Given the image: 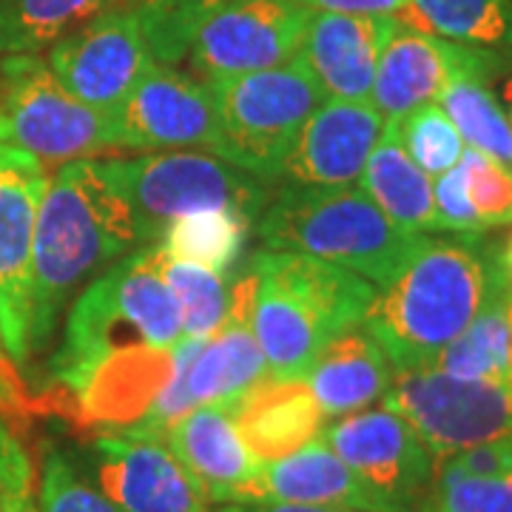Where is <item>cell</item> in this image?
Instances as JSON below:
<instances>
[{"mask_svg": "<svg viewBox=\"0 0 512 512\" xmlns=\"http://www.w3.org/2000/svg\"><path fill=\"white\" fill-rule=\"evenodd\" d=\"M237 402L194 407L163 433L168 450L194 476L211 504L259 501L265 461L254 456L239 433Z\"/></svg>", "mask_w": 512, "mask_h": 512, "instance_id": "e0dca14e", "label": "cell"}, {"mask_svg": "<svg viewBox=\"0 0 512 512\" xmlns=\"http://www.w3.org/2000/svg\"><path fill=\"white\" fill-rule=\"evenodd\" d=\"M461 52L464 46L399 20L379 57L370 92V106L379 111L384 126L399 128L410 114L436 103Z\"/></svg>", "mask_w": 512, "mask_h": 512, "instance_id": "ffe728a7", "label": "cell"}, {"mask_svg": "<svg viewBox=\"0 0 512 512\" xmlns=\"http://www.w3.org/2000/svg\"><path fill=\"white\" fill-rule=\"evenodd\" d=\"M458 165H461V174H464L467 197L473 202L481 225H484V228L512 225L510 165L498 163L495 157L478 151V148H464Z\"/></svg>", "mask_w": 512, "mask_h": 512, "instance_id": "836d02e7", "label": "cell"}, {"mask_svg": "<svg viewBox=\"0 0 512 512\" xmlns=\"http://www.w3.org/2000/svg\"><path fill=\"white\" fill-rule=\"evenodd\" d=\"M100 493L120 512H211L194 476L163 439L114 433L92 444Z\"/></svg>", "mask_w": 512, "mask_h": 512, "instance_id": "2e32d148", "label": "cell"}, {"mask_svg": "<svg viewBox=\"0 0 512 512\" xmlns=\"http://www.w3.org/2000/svg\"><path fill=\"white\" fill-rule=\"evenodd\" d=\"M402 20L501 63L512 60V0H407Z\"/></svg>", "mask_w": 512, "mask_h": 512, "instance_id": "484cf974", "label": "cell"}, {"mask_svg": "<svg viewBox=\"0 0 512 512\" xmlns=\"http://www.w3.org/2000/svg\"><path fill=\"white\" fill-rule=\"evenodd\" d=\"M510 330H512V299H510ZM507 387L512 390V345H510V376H507Z\"/></svg>", "mask_w": 512, "mask_h": 512, "instance_id": "b9f144b4", "label": "cell"}, {"mask_svg": "<svg viewBox=\"0 0 512 512\" xmlns=\"http://www.w3.org/2000/svg\"><path fill=\"white\" fill-rule=\"evenodd\" d=\"M117 148H205L220 157L222 134L214 97L200 77L151 63L123 106L111 114Z\"/></svg>", "mask_w": 512, "mask_h": 512, "instance_id": "5bb4252c", "label": "cell"}, {"mask_svg": "<svg viewBox=\"0 0 512 512\" xmlns=\"http://www.w3.org/2000/svg\"><path fill=\"white\" fill-rule=\"evenodd\" d=\"M311 12L296 0H220L188 46L202 83L274 69L296 57Z\"/></svg>", "mask_w": 512, "mask_h": 512, "instance_id": "7c38bea8", "label": "cell"}, {"mask_svg": "<svg viewBox=\"0 0 512 512\" xmlns=\"http://www.w3.org/2000/svg\"><path fill=\"white\" fill-rule=\"evenodd\" d=\"M120 0H0V55H37Z\"/></svg>", "mask_w": 512, "mask_h": 512, "instance_id": "4316f807", "label": "cell"}, {"mask_svg": "<svg viewBox=\"0 0 512 512\" xmlns=\"http://www.w3.org/2000/svg\"><path fill=\"white\" fill-rule=\"evenodd\" d=\"M359 188L404 231H441L433 180L410 160L396 126H384L379 143L367 157Z\"/></svg>", "mask_w": 512, "mask_h": 512, "instance_id": "d4e9b609", "label": "cell"}, {"mask_svg": "<svg viewBox=\"0 0 512 512\" xmlns=\"http://www.w3.org/2000/svg\"><path fill=\"white\" fill-rule=\"evenodd\" d=\"M237 424L259 461H274L316 439L325 416L305 382L262 379L237 402Z\"/></svg>", "mask_w": 512, "mask_h": 512, "instance_id": "603a6c76", "label": "cell"}, {"mask_svg": "<svg viewBox=\"0 0 512 512\" xmlns=\"http://www.w3.org/2000/svg\"><path fill=\"white\" fill-rule=\"evenodd\" d=\"M510 291L504 251L490 239L421 237L402 268L376 288L365 328L393 370L430 367L478 313Z\"/></svg>", "mask_w": 512, "mask_h": 512, "instance_id": "7a4b0ae2", "label": "cell"}, {"mask_svg": "<svg viewBox=\"0 0 512 512\" xmlns=\"http://www.w3.org/2000/svg\"><path fill=\"white\" fill-rule=\"evenodd\" d=\"M217 3L220 0H120L117 6L137 15L154 63L180 66L197 26Z\"/></svg>", "mask_w": 512, "mask_h": 512, "instance_id": "4dcf8cb0", "label": "cell"}, {"mask_svg": "<svg viewBox=\"0 0 512 512\" xmlns=\"http://www.w3.org/2000/svg\"><path fill=\"white\" fill-rule=\"evenodd\" d=\"M256 274L248 268L228 288V308L208 339H183L171 350V365L163 387L148 410L126 433L154 436L163 433L194 407L237 402L265 379V356L254 336Z\"/></svg>", "mask_w": 512, "mask_h": 512, "instance_id": "8992f818", "label": "cell"}, {"mask_svg": "<svg viewBox=\"0 0 512 512\" xmlns=\"http://www.w3.org/2000/svg\"><path fill=\"white\" fill-rule=\"evenodd\" d=\"M40 512H120L106 495L92 487L74 470V464L60 450L43 453L40 467Z\"/></svg>", "mask_w": 512, "mask_h": 512, "instance_id": "e575fe53", "label": "cell"}, {"mask_svg": "<svg viewBox=\"0 0 512 512\" xmlns=\"http://www.w3.org/2000/svg\"><path fill=\"white\" fill-rule=\"evenodd\" d=\"M507 453H510V473H512V433L507 436Z\"/></svg>", "mask_w": 512, "mask_h": 512, "instance_id": "7bdbcfd3", "label": "cell"}, {"mask_svg": "<svg viewBox=\"0 0 512 512\" xmlns=\"http://www.w3.org/2000/svg\"><path fill=\"white\" fill-rule=\"evenodd\" d=\"M265 248L348 268L376 288L404 265L424 234L404 231L356 185H279L256 220Z\"/></svg>", "mask_w": 512, "mask_h": 512, "instance_id": "5b68a950", "label": "cell"}, {"mask_svg": "<svg viewBox=\"0 0 512 512\" xmlns=\"http://www.w3.org/2000/svg\"><path fill=\"white\" fill-rule=\"evenodd\" d=\"M251 220L234 211H200L168 222L157 245L174 259L225 274L248 239Z\"/></svg>", "mask_w": 512, "mask_h": 512, "instance_id": "f1b7e54d", "label": "cell"}, {"mask_svg": "<svg viewBox=\"0 0 512 512\" xmlns=\"http://www.w3.org/2000/svg\"><path fill=\"white\" fill-rule=\"evenodd\" d=\"M382 131L384 120L370 103L325 100L293 140L279 168V183L313 188L356 185Z\"/></svg>", "mask_w": 512, "mask_h": 512, "instance_id": "ac0fdd59", "label": "cell"}, {"mask_svg": "<svg viewBox=\"0 0 512 512\" xmlns=\"http://www.w3.org/2000/svg\"><path fill=\"white\" fill-rule=\"evenodd\" d=\"M399 18L311 12L296 60L311 72L325 100L370 103L373 80Z\"/></svg>", "mask_w": 512, "mask_h": 512, "instance_id": "d6986e66", "label": "cell"}, {"mask_svg": "<svg viewBox=\"0 0 512 512\" xmlns=\"http://www.w3.org/2000/svg\"><path fill=\"white\" fill-rule=\"evenodd\" d=\"M0 143L35 154L46 168L111 154V114L69 94L37 55H0Z\"/></svg>", "mask_w": 512, "mask_h": 512, "instance_id": "9c48e42d", "label": "cell"}, {"mask_svg": "<svg viewBox=\"0 0 512 512\" xmlns=\"http://www.w3.org/2000/svg\"><path fill=\"white\" fill-rule=\"evenodd\" d=\"M220 120L222 160L279 183L293 140L325 103L302 60L208 83Z\"/></svg>", "mask_w": 512, "mask_h": 512, "instance_id": "52a82bcc", "label": "cell"}, {"mask_svg": "<svg viewBox=\"0 0 512 512\" xmlns=\"http://www.w3.org/2000/svg\"><path fill=\"white\" fill-rule=\"evenodd\" d=\"M504 268H507V279H510L512 285V239L510 245H507V251H504Z\"/></svg>", "mask_w": 512, "mask_h": 512, "instance_id": "ab89813d", "label": "cell"}, {"mask_svg": "<svg viewBox=\"0 0 512 512\" xmlns=\"http://www.w3.org/2000/svg\"><path fill=\"white\" fill-rule=\"evenodd\" d=\"M157 248V265L163 274L168 291L174 293L180 305V319H183V339H208L214 328L222 322L225 308H228V285L225 274H217L211 268L191 265L183 259L168 256L154 242Z\"/></svg>", "mask_w": 512, "mask_h": 512, "instance_id": "f546056e", "label": "cell"}, {"mask_svg": "<svg viewBox=\"0 0 512 512\" xmlns=\"http://www.w3.org/2000/svg\"><path fill=\"white\" fill-rule=\"evenodd\" d=\"M259 501L348 512H387L376 493L319 436L288 456L262 464Z\"/></svg>", "mask_w": 512, "mask_h": 512, "instance_id": "44dd1931", "label": "cell"}, {"mask_svg": "<svg viewBox=\"0 0 512 512\" xmlns=\"http://www.w3.org/2000/svg\"><path fill=\"white\" fill-rule=\"evenodd\" d=\"M510 299L512 291L493 299L456 339L441 350L436 367L456 379L507 384L510 376Z\"/></svg>", "mask_w": 512, "mask_h": 512, "instance_id": "83f0119b", "label": "cell"}, {"mask_svg": "<svg viewBox=\"0 0 512 512\" xmlns=\"http://www.w3.org/2000/svg\"><path fill=\"white\" fill-rule=\"evenodd\" d=\"M49 168L35 154L0 143V342L26 362L29 350V285L37 208Z\"/></svg>", "mask_w": 512, "mask_h": 512, "instance_id": "9a60e30c", "label": "cell"}, {"mask_svg": "<svg viewBox=\"0 0 512 512\" xmlns=\"http://www.w3.org/2000/svg\"><path fill=\"white\" fill-rule=\"evenodd\" d=\"M180 342V305L160 274L157 248L143 245L74 299L55 376L69 393H77L103 367L171 353Z\"/></svg>", "mask_w": 512, "mask_h": 512, "instance_id": "277c9868", "label": "cell"}, {"mask_svg": "<svg viewBox=\"0 0 512 512\" xmlns=\"http://www.w3.org/2000/svg\"><path fill=\"white\" fill-rule=\"evenodd\" d=\"M433 202H436V217H439L441 231H453V234H481L484 225L478 220L476 208L467 197L464 188V174L461 165H453L450 171H444L433 183Z\"/></svg>", "mask_w": 512, "mask_h": 512, "instance_id": "d590c367", "label": "cell"}, {"mask_svg": "<svg viewBox=\"0 0 512 512\" xmlns=\"http://www.w3.org/2000/svg\"><path fill=\"white\" fill-rule=\"evenodd\" d=\"M390 382L393 365L365 325L336 336L305 376L325 419H342L382 402Z\"/></svg>", "mask_w": 512, "mask_h": 512, "instance_id": "7402d4cb", "label": "cell"}, {"mask_svg": "<svg viewBox=\"0 0 512 512\" xmlns=\"http://www.w3.org/2000/svg\"><path fill=\"white\" fill-rule=\"evenodd\" d=\"M308 12H339V15H390L402 20L407 0H296Z\"/></svg>", "mask_w": 512, "mask_h": 512, "instance_id": "8d00e7d4", "label": "cell"}, {"mask_svg": "<svg viewBox=\"0 0 512 512\" xmlns=\"http://www.w3.org/2000/svg\"><path fill=\"white\" fill-rule=\"evenodd\" d=\"M0 512H40L37 510L35 498L29 495H12V498H3L0 501Z\"/></svg>", "mask_w": 512, "mask_h": 512, "instance_id": "f35d334b", "label": "cell"}, {"mask_svg": "<svg viewBox=\"0 0 512 512\" xmlns=\"http://www.w3.org/2000/svg\"><path fill=\"white\" fill-rule=\"evenodd\" d=\"M148 242V228L111 177L106 160L89 157L57 165L37 208L29 350L35 353L52 339L60 308L80 285Z\"/></svg>", "mask_w": 512, "mask_h": 512, "instance_id": "6da1fadb", "label": "cell"}, {"mask_svg": "<svg viewBox=\"0 0 512 512\" xmlns=\"http://www.w3.org/2000/svg\"><path fill=\"white\" fill-rule=\"evenodd\" d=\"M382 404L407 419L436 461L512 433L507 384L456 379L436 367L393 370Z\"/></svg>", "mask_w": 512, "mask_h": 512, "instance_id": "30bf717a", "label": "cell"}, {"mask_svg": "<svg viewBox=\"0 0 512 512\" xmlns=\"http://www.w3.org/2000/svg\"><path fill=\"white\" fill-rule=\"evenodd\" d=\"M106 165L151 239H160L168 222L200 211H234L254 222L282 185L200 151L143 154Z\"/></svg>", "mask_w": 512, "mask_h": 512, "instance_id": "ba28073f", "label": "cell"}, {"mask_svg": "<svg viewBox=\"0 0 512 512\" xmlns=\"http://www.w3.org/2000/svg\"><path fill=\"white\" fill-rule=\"evenodd\" d=\"M421 512H512V473L467 476L436 461L433 487Z\"/></svg>", "mask_w": 512, "mask_h": 512, "instance_id": "1f68e13d", "label": "cell"}, {"mask_svg": "<svg viewBox=\"0 0 512 512\" xmlns=\"http://www.w3.org/2000/svg\"><path fill=\"white\" fill-rule=\"evenodd\" d=\"M504 100H507V106H510V123H512V77L507 80V86H504Z\"/></svg>", "mask_w": 512, "mask_h": 512, "instance_id": "60d3db41", "label": "cell"}, {"mask_svg": "<svg viewBox=\"0 0 512 512\" xmlns=\"http://www.w3.org/2000/svg\"><path fill=\"white\" fill-rule=\"evenodd\" d=\"M404 151L427 177H439L450 171L464 154V140L453 120L441 111L439 103H430L410 114L399 126Z\"/></svg>", "mask_w": 512, "mask_h": 512, "instance_id": "d6a6232c", "label": "cell"}, {"mask_svg": "<svg viewBox=\"0 0 512 512\" xmlns=\"http://www.w3.org/2000/svg\"><path fill=\"white\" fill-rule=\"evenodd\" d=\"M214 512H348L330 507H308V504H285V501H239V504H217Z\"/></svg>", "mask_w": 512, "mask_h": 512, "instance_id": "74e56055", "label": "cell"}, {"mask_svg": "<svg viewBox=\"0 0 512 512\" xmlns=\"http://www.w3.org/2000/svg\"><path fill=\"white\" fill-rule=\"evenodd\" d=\"M60 86L89 109L114 114L154 63L137 15L111 6L46 49Z\"/></svg>", "mask_w": 512, "mask_h": 512, "instance_id": "4fadbf2b", "label": "cell"}, {"mask_svg": "<svg viewBox=\"0 0 512 512\" xmlns=\"http://www.w3.org/2000/svg\"><path fill=\"white\" fill-rule=\"evenodd\" d=\"M251 268L256 274L254 336L271 382H305L336 336L365 325L376 293L365 276L296 251L262 248Z\"/></svg>", "mask_w": 512, "mask_h": 512, "instance_id": "3957f363", "label": "cell"}, {"mask_svg": "<svg viewBox=\"0 0 512 512\" xmlns=\"http://www.w3.org/2000/svg\"><path fill=\"white\" fill-rule=\"evenodd\" d=\"M319 439L376 493L387 512H421L436 456L390 407H367L322 427Z\"/></svg>", "mask_w": 512, "mask_h": 512, "instance_id": "8fae6325", "label": "cell"}, {"mask_svg": "<svg viewBox=\"0 0 512 512\" xmlns=\"http://www.w3.org/2000/svg\"><path fill=\"white\" fill-rule=\"evenodd\" d=\"M498 66L504 63L464 49L436 103L453 120L467 146L512 168V123L490 86V77L498 72Z\"/></svg>", "mask_w": 512, "mask_h": 512, "instance_id": "cb8c5ba5", "label": "cell"}]
</instances>
